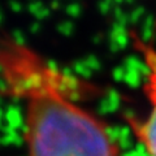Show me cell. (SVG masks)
<instances>
[{
  "mask_svg": "<svg viewBox=\"0 0 156 156\" xmlns=\"http://www.w3.org/2000/svg\"><path fill=\"white\" fill-rule=\"evenodd\" d=\"M0 81L22 104L26 156H122L105 121L81 103L83 83L4 33Z\"/></svg>",
  "mask_w": 156,
  "mask_h": 156,
  "instance_id": "6da1fadb",
  "label": "cell"
},
{
  "mask_svg": "<svg viewBox=\"0 0 156 156\" xmlns=\"http://www.w3.org/2000/svg\"><path fill=\"white\" fill-rule=\"evenodd\" d=\"M131 43L139 53L144 65L143 94L148 103L143 117L125 116V121L140 147L147 156H156V46L144 41L136 33H131Z\"/></svg>",
  "mask_w": 156,
  "mask_h": 156,
  "instance_id": "7a4b0ae2",
  "label": "cell"
}]
</instances>
